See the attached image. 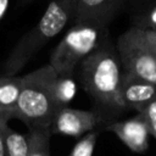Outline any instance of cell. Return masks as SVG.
Wrapping results in <instances>:
<instances>
[{
	"mask_svg": "<svg viewBox=\"0 0 156 156\" xmlns=\"http://www.w3.org/2000/svg\"><path fill=\"white\" fill-rule=\"evenodd\" d=\"M22 77L0 74V123H7L16 116Z\"/></svg>",
	"mask_w": 156,
	"mask_h": 156,
	"instance_id": "cell-10",
	"label": "cell"
},
{
	"mask_svg": "<svg viewBox=\"0 0 156 156\" xmlns=\"http://www.w3.org/2000/svg\"><path fill=\"white\" fill-rule=\"evenodd\" d=\"M99 132L93 130L83 135L73 146L68 156H93L96 141H98Z\"/></svg>",
	"mask_w": 156,
	"mask_h": 156,
	"instance_id": "cell-14",
	"label": "cell"
},
{
	"mask_svg": "<svg viewBox=\"0 0 156 156\" xmlns=\"http://www.w3.org/2000/svg\"><path fill=\"white\" fill-rule=\"evenodd\" d=\"M77 93V84L73 77L56 76L54 80V95L58 107H66Z\"/></svg>",
	"mask_w": 156,
	"mask_h": 156,
	"instance_id": "cell-13",
	"label": "cell"
},
{
	"mask_svg": "<svg viewBox=\"0 0 156 156\" xmlns=\"http://www.w3.org/2000/svg\"><path fill=\"white\" fill-rule=\"evenodd\" d=\"M106 39L107 26L80 21L74 22L50 55L49 65L57 76L73 77L76 68Z\"/></svg>",
	"mask_w": 156,
	"mask_h": 156,
	"instance_id": "cell-4",
	"label": "cell"
},
{
	"mask_svg": "<svg viewBox=\"0 0 156 156\" xmlns=\"http://www.w3.org/2000/svg\"><path fill=\"white\" fill-rule=\"evenodd\" d=\"M143 29V28H141ZM143 34L144 38L147 43V45L150 46L151 51L154 52L155 57H156V30H151V29H143Z\"/></svg>",
	"mask_w": 156,
	"mask_h": 156,
	"instance_id": "cell-17",
	"label": "cell"
},
{
	"mask_svg": "<svg viewBox=\"0 0 156 156\" xmlns=\"http://www.w3.org/2000/svg\"><path fill=\"white\" fill-rule=\"evenodd\" d=\"M106 129L116 134L117 138L133 152L144 154L149 149L150 130L141 113L124 121L112 122Z\"/></svg>",
	"mask_w": 156,
	"mask_h": 156,
	"instance_id": "cell-7",
	"label": "cell"
},
{
	"mask_svg": "<svg viewBox=\"0 0 156 156\" xmlns=\"http://www.w3.org/2000/svg\"><path fill=\"white\" fill-rule=\"evenodd\" d=\"M74 16V0H51L40 21L16 44L2 65L5 74L17 76L32 57Z\"/></svg>",
	"mask_w": 156,
	"mask_h": 156,
	"instance_id": "cell-2",
	"label": "cell"
},
{
	"mask_svg": "<svg viewBox=\"0 0 156 156\" xmlns=\"http://www.w3.org/2000/svg\"><path fill=\"white\" fill-rule=\"evenodd\" d=\"M139 113L144 116L150 130V135H152L156 139V99L147 104Z\"/></svg>",
	"mask_w": 156,
	"mask_h": 156,
	"instance_id": "cell-16",
	"label": "cell"
},
{
	"mask_svg": "<svg viewBox=\"0 0 156 156\" xmlns=\"http://www.w3.org/2000/svg\"><path fill=\"white\" fill-rule=\"evenodd\" d=\"M141 1H144V0H141Z\"/></svg>",
	"mask_w": 156,
	"mask_h": 156,
	"instance_id": "cell-21",
	"label": "cell"
},
{
	"mask_svg": "<svg viewBox=\"0 0 156 156\" xmlns=\"http://www.w3.org/2000/svg\"><path fill=\"white\" fill-rule=\"evenodd\" d=\"M56 73L48 63L22 77L21 93L16 116L27 128H50L51 121L60 108L54 95Z\"/></svg>",
	"mask_w": 156,
	"mask_h": 156,
	"instance_id": "cell-3",
	"label": "cell"
},
{
	"mask_svg": "<svg viewBox=\"0 0 156 156\" xmlns=\"http://www.w3.org/2000/svg\"><path fill=\"white\" fill-rule=\"evenodd\" d=\"M9 7V0H0V21L2 20L4 15L6 13Z\"/></svg>",
	"mask_w": 156,
	"mask_h": 156,
	"instance_id": "cell-18",
	"label": "cell"
},
{
	"mask_svg": "<svg viewBox=\"0 0 156 156\" xmlns=\"http://www.w3.org/2000/svg\"><path fill=\"white\" fill-rule=\"evenodd\" d=\"M104 121V117L93 110H78L72 107H61L56 111L51 124V134H62L73 138H80Z\"/></svg>",
	"mask_w": 156,
	"mask_h": 156,
	"instance_id": "cell-6",
	"label": "cell"
},
{
	"mask_svg": "<svg viewBox=\"0 0 156 156\" xmlns=\"http://www.w3.org/2000/svg\"><path fill=\"white\" fill-rule=\"evenodd\" d=\"M0 136L6 156H27V135L16 132L7 123H0Z\"/></svg>",
	"mask_w": 156,
	"mask_h": 156,
	"instance_id": "cell-11",
	"label": "cell"
},
{
	"mask_svg": "<svg viewBox=\"0 0 156 156\" xmlns=\"http://www.w3.org/2000/svg\"><path fill=\"white\" fill-rule=\"evenodd\" d=\"M32 1H34V0H20L21 5H26V4H28V2H32Z\"/></svg>",
	"mask_w": 156,
	"mask_h": 156,
	"instance_id": "cell-20",
	"label": "cell"
},
{
	"mask_svg": "<svg viewBox=\"0 0 156 156\" xmlns=\"http://www.w3.org/2000/svg\"><path fill=\"white\" fill-rule=\"evenodd\" d=\"M50 128H28L27 156H50Z\"/></svg>",
	"mask_w": 156,
	"mask_h": 156,
	"instance_id": "cell-12",
	"label": "cell"
},
{
	"mask_svg": "<svg viewBox=\"0 0 156 156\" xmlns=\"http://www.w3.org/2000/svg\"><path fill=\"white\" fill-rule=\"evenodd\" d=\"M0 156H6V155H5V151H4V145H2L1 136H0Z\"/></svg>",
	"mask_w": 156,
	"mask_h": 156,
	"instance_id": "cell-19",
	"label": "cell"
},
{
	"mask_svg": "<svg viewBox=\"0 0 156 156\" xmlns=\"http://www.w3.org/2000/svg\"><path fill=\"white\" fill-rule=\"evenodd\" d=\"M117 54L123 72L156 84V57L147 45L141 28L133 26L119 35Z\"/></svg>",
	"mask_w": 156,
	"mask_h": 156,
	"instance_id": "cell-5",
	"label": "cell"
},
{
	"mask_svg": "<svg viewBox=\"0 0 156 156\" xmlns=\"http://www.w3.org/2000/svg\"><path fill=\"white\" fill-rule=\"evenodd\" d=\"M126 0H74V22L88 21L107 26Z\"/></svg>",
	"mask_w": 156,
	"mask_h": 156,
	"instance_id": "cell-9",
	"label": "cell"
},
{
	"mask_svg": "<svg viewBox=\"0 0 156 156\" xmlns=\"http://www.w3.org/2000/svg\"><path fill=\"white\" fill-rule=\"evenodd\" d=\"M134 26L143 28V29L156 30V5L149 7L145 12L140 13Z\"/></svg>",
	"mask_w": 156,
	"mask_h": 156,
	"instance_id": "cell-15",
	"label": "cell"
},
{
	"mask_svg": "<svg viewBox=\"0 0 156 156\" xmlns=\"http://www.w3.org/2000/svg\"><path fill=\"white\" fill-rule=\"evenodd\" d=\"M118 54L106 39L94 52L79 65V82L84 91L99 107V113H118L123 111L119 100L122 79Z\"/></svg>",
	"mask_w": 156,
	"mask_h": 156,
	"instance_id": "cell-1",
	"label": "cell"
},
{
	"mask_svg": "<svg viewBox=\"0 0 156 156\" xmlns=\"http://www.w3.org/2000/svg\"><path fill=\"white\" fill-rule=\"evenodd\" d=\"M156 99V84L123 72L119 87V100L123 110L133 108L140 112Z\"/></svg>",
	"mask_w": 156,
	"mask_h": 156,
	"instance_id": "cell-8",
	"label": "cell"
}]
</instances>
